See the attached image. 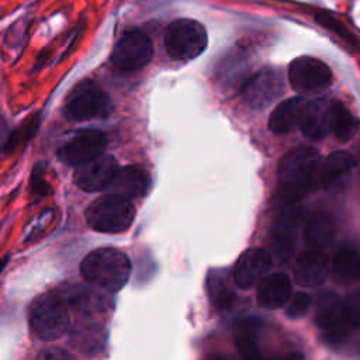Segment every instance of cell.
I'll use <instances>...</instances> for the list:
<instances>
[{
  "label": "cell",
  "mask_w": 360,
  "mask_h": 360,
  "mask_svg": "<svg viewBox=\"0 0 360 360\" xmlns=\"http://www.w3.org/2000/svg\"><path fill=\"white\" fill-rule=\"evenodd\" d=\"M38 114H34L18 131H15L13 135H10L7 138V142H6V146L7 149H13L15 148L21 141H27L30 139L35 132H37V128H38Z\"/></svg>",
  "instance_id": "obj_26"
},
{
  "label": "cell",
  "mask_w": 360,
  "mask_h": 360,
  "mask_svg": "<svg viewBox=\"0 0 360 360\" xmlns=\"http://www.w3.org/2000/svg\"><path fill=\"white\" fill-rule=\"evenodd\" d=\"M283 91V80L277 70L264 69L249 79L243 96L253 107H264Z\"/></svg>",
  "instance_id": "obj_14"
},
{
  "label": "cell",
  "mask_w": 360,
  "mask_h": 360,
  "mask_svg": "<svg viewBox=\"0 0 360 360\" xmlns=\"http://www.w3.org/2000/svg\"><path fill=\"white\" fill-rule=\"evenodd\" d=\"M212 360H228V359H224V357H215V359H212Z\"/></svg>",
  "instance_id": "obj_37"
},
{
  "label": "cell",
  "mask_w": 360,
  "mask_h": 360,
  "mask_svg": "<svg viewBox=\"0 0 360 360\" xmlns=\"http://www.w3.org/2000/svg\"><path fill=\"white\" fill-rule=\"evenodd\" d=\"M210 291L212 295V300L218 304V305H228L232 301V291L228 288V285L225 284L224 280L215 277L212 280V283L210 284Z\"/></svg>",
  "instance_id": "obj_30"
},
{
  "label": "cell",
  "mask_w": 360,
  "mask_h": 360,
  "mask_svg": "<svg viewBox=\"0 0 360 360\" xmlns=\"http://www.w3.org/2000/svg\"><path fill=\"white\" fill-rule=\"evenodd\" d=\"M315 18H316V21H318L322 27H325V28H328L329 31L335 32L336 35H339L340 38L346 39L347 42H353V41H354L353 37H352V34L346 30V27H345L338 18H335L333 15H330V14H328V13H318V14L315 15Z\"/></svg>",
  "instance_id": "obj_27"
},
{
  "label": "cell",
  "mask_w": 360,
  "mask_h": 360,
  "mask_svg": "<svg viewBox=\"0 0 360 360\" xmlns=\"http://www.w3.org/2000/svg\"><path fill=\"white\" fill-rule=\"evenodd\" d=\"M7 142V125L4 120L0 117V146L6 145Z\"/></svg>",
  "instance_id": "obj_34"
},
{
  "label": "cell",
  "mask_w": 360,
  "mask_h": 360,
  "mask_svg": "<svg viewBox=\"0 0 360 360\" xmlns=\"http://www.w3.org/2000/svg\"><path fill=\"white\" fill-rule=\"evenodd\" d=\"M305 103L307 100L302 97H292L281 101L269 117V129L277 135L292 131L300 125Z\"/></svg>",
  "instance_id": "obj_18"
},
{
  "label": "cell",
  "mask_w": 360,
  "mask_h": 360,
  "mask_svg": "<svg viewBox=\"0 0 360 360\" xmlns=\"http://www.w3.org/2000/svg\"><path fill=\"white\" fill-rule=\"evenodd\" d=\"M150 180L143 169L136 166H127L118 169L112 183L110 184V194H117L132 200L143 197L149 188Z\"/></svg>",
  "instance_id": "obj_15"
},
{
  "label": "cell",
  "mask_w": 360,
  "mask_h": 360,
  "mask_svg": "<svg viewBox=\"0 0 360 360\" xmlns=\"http://www.w3.org/2000/svg\"><path fill=\"white\" fill-rule=\"evenodd\" d=\"M292 249L294 246L287 235L280 233L273 239V253L280 263H287L290 260Z\"/></svg>",
  "instance_id": "obj_28"
},
{
  "label": "cell",
  "mask_w": 360,
  "mask_h": 360,
  "mask_svg": "<svg viewBox=\"0 0 360 360\" xmlns=\"http://www.w3.org/2000/svg\"><path fill=\"white\" fill-rule=\"evenodd\" d=\"M110 110L108 94L96 82L83 80L72 89L63 112L72 121H90L107 117Z\"/></svg>",
  "instance_id": "obj_6"
},
{
  "label": "cell",
  "mask_w": 360,
  "mask_h": 360,
  "mask_svg": "<svg viewBox=\"0 0 360 360\" xmlns=\"http://www.w3.org/2000/svg\"><path fill=\"white\" fill-rule=\"evenodd\" d=\"M84 215L91 229L104 233H120L132 225L135 208L131 200L117 194H107L94 200Z\"/></svg>",
  "instance_id": "obj_4"
},
{
  "label": "cell",
  "mask_w": 360,
  "mask_h": 360,
  "mask_svg": "<svg viewBox=\"0 0 360 360\" xmlns=\"http://www.w3.org/2000/svg\"><path fill=\"white\" fill-rule=\"evenodd\" d=\"M69 302L76 309V312H79L83 318H87V321L108 309L105 298L101 294L93 291H80L72 295Z\"/></svg>",
  "instance_id": "obj_23"
},
{
  "label": "cell",
  "mask_w": 360,
  "mask_h": 360,
  "mask_svg": "<svg viewBox=\"0 0 360 360\" xmlns=\"http://www.w3.org/2000/svg\"><path fill=\"white\" fill-rule=\"evenodd\" d=\"M288 80L301 94H316L332 84V72L326 63L312 56H300L290 63Z\"/></svg>",
  "instance_id": "obj_8"
},
{
  "label": "cell",
  "mask_w": 360,
  "mask_h": 360,
  "mask_svg": "<svg viewBox=\"0 0 360 360\" xmlns=\"http://www.w3.org/2000/svg\"><path fill=\"white\" fill-rule=\"evenodd\" d=\"M311 297L307 292H295L285 308V315L291 319H300L307 315L308 309L311 308Z\"/></svg>",
  "instance_id": "obj_24"
},
{
  "label": "cell",
  "mask_w": 360,
  "mask_h": 360,
  "mask_svg": "<svg viewBox=\"0 0 360 360\" xmlns=\"http://www.w3.org/2000/svg\"><path fill=\"white\" fill-rule=\"evenodd\" d=\"M271 255L262 248L245 250L235 263L233 280L240 288H250L259 284L271 267Z\"/></svg>",
  "instance_id": "obj_12"
},
{
  "label": "cell",
  "mask_w": 360,
  "mask_h": 360,
  "mask_svg": "<svg viewBox=\"0 0 360 360\" xmlns=\"http://www.w3.org/2000/svg\"><path fill=\"white\" fill-rule=\"evenodd\" d=\"M329 273V264L326 256L318 250L311 249L298 255L294 263V278L301 287H318L321 285Z\"/></svg>",
  "instance_id": "obj_13"
},
{
  "label": "cell",
  "mask_w": 360,
  "mask_h": 360,
  "mask_svg": "<svg viewBox=\"0 0 360 360\" xmlns=\"http://www.w3.org/2000/svg\"><path fill=\"white\" fill-rule=\"evenodd\" d=\"M7 262H8V256L7 257H3L0 259V273L4 270V267L7 266Z\"/></svg>",
  "instance_id": "obj_36"
},
{
  "label": "cell",
  "mask_w": 360,
  "mask_h": 360,
  "mask_svg": "<svg viewBox=\"0 0 360 360\" xmlns=\"http://www.w3.org/2000/svg\"><path fill=\"white\" fill-rule=\"evenodd\" d=\"M236 349L242 360H262L257 343L250 333H240L236 338Z\"/></svg>",
  "instance_id": "obj_25"
},
{
  "label": "cell",
  "mask_w": 360,
  "mask_h": 360,
  "mask_svg": "<svg viewBox=\"0 0 360 360\" xmlns=\"http://www.w3.org/2000/svg\"><path fill=\"white\" fill-rule=\"evenodd\" d=\"M315 321L330 342L343 340L352 329L343 301L335 292H326L319 298Z\"/></svg>",
  "instance_id": "obj_10"
},
{
  "label": "cell",
  "mask_w": 360,
  "mask_h": 360,
  "mask_svg": "<svg viewBox=\"0 0 360 360\" xmlns=\"http://www.w3.org/2000/svg\"><path fill=\"white\" fill-rule=\"evenodd\" d=\"M271 360H301V357H300V356H297V354H288V356L276 357V359H271Z\"/></svg>",
  "instance_id": "obj_35"
},
{
  "label": "cell",
  "mask_w": 360,
  "mask_h": 360,
  "mask_svg": "<svg viewBox=\"0 0 360 360\" xmlns=\"http://www.w3.org/2000/svg\"><path fill=\"white\" fill-rule=\"evenodd\" d=\"M291 280L283 273L266 276L257 288V301L267 309L281 308L291 298Z\"/></svg>",
  "instance_id": "obj_17"
},
{
  "label": "cell",
  "mask_w": 360,
  "mask_h": 360,
  "mask_svg": "<svg viewBox=\"0 0 360 360\" xmlns=\"http://www.w3.org/2000/svg\"><path fill=\"white\" fill-rule=\"evenodd\" d=\"M107 146L105 135L98 129H83L59 149V159L70 166H80L103 155Z\"/></svg>",
  "instance_id": "obj_9"
},
{
  "label": "cell",
  "mask_w": 360,
  "mask_h": 360,
  "mask_svg": "<svg viewBox=\"0 0 360 360\" xmlns=\"http://www.w3.org/2000/svg\"><path fill=\"white\" fill-rule=\"evenodd\" d=\"M31 186H32V190L34 193L37 194H46L49 191V186L48 183L45 181L42 173H34L32 174V179H31Z\"/></svg>",
  "instance_id": "obj_33"
},
{
  "label": "cell",
  "mask_w": 360,
  "mask_h": 360,
  "mask_svg": "<svg viewBox=\"0 0 360 360\" xmlns=\"http://www.w3.org/2000/svg\"><path fill=\"white\" fill-rule=\"evenodd\" d=\"M359 120L339 100H332L329 104V132L342 142L354 136L359 129Z\"/></svg>",
  "instance_id": "obj_20"
},
{
  "label": "cell",
  "mask_w": 360,
  "mask_h": 360,
  "mask_svg": "<svg viewBox=\"0 0 360 360\" xmlns=\"http://www.w3.org/2000/svg\"><path fill=\"white\" fill-rule=\"evenodd\" d=\"M304 214L305 210L300 205V202H287V207L283 210L281 214V221L288 226H294L301 222Z\"/></svg>",
  "instance_id": "obj_31"
},
{
  "label": "cell",
  "mask_w": 360,
  "mask_h": 360,
  "mask_svg": "<svg viewBox=\"0 0 360 360\" xmlns=\"http://www.w3.org/2000/svg\"><path fill=\"white\" fill-rule=\"evenodd\" d=\"M329 104L323 98L307 100L298 125L307 138L322 139L329 132Z\"/></svg>",
  "instance_id": "obj_16"
},
{
  "label": "cell",
  "mask_w": 360,
  "mask_h": 360,
  "mask_svg": "<svg viewBox=\"0 0 360 360\" xmlns=\"http://www.w3.org/2000/svg\"><path fill=\"white\" fill-rule=\"evenodd\" d=\"M354 165H356V160L353 155H350L349 152L346 150L332 152L321 165V183L325 187L332 184L338 179L350 173Z\"/></svg>",
  "instance_id": "obj_22"
},
{
  "label": "cell",
  "mask_w": 360,
  "mask_h": 360,
  "mask_svg": "<svg viewBox=\"0 0 360 360\" xmlns=\"http://www.w3.org/2000/svg\"><path fill=\"white\" fill-rule=\"evenodd\" d=\"M80 273L91 285L114 292L127 284L131 274V262L120 249L98 248L82 260Z\"/></svg>",
  "instance_id": "obj_2"
},
{
  "label": "cell",
  "mask_w": 360,
  "mask_h": 360,
  "mask_svg": "<svg viewBox=\"0 0 360 360\" xmlns=\"http://www.w3.org/2000/svg\"><path fill=\"white\" fill-rule=\"evenodd\" d=\"M31 332L41 340L60 338L69 328V312L63 298L48 292L37 297L28 308Z\"/></svg>",
  "instance_id": "obj_3"
},
{
  "label": "cell",
  "mask_w": 360,
  "mask_h": 360,
  "mask_svg": "<svg viewBox=\"0 0 360 360\" xmlns=\"http://www.w3.org/2000/svg\"><path fill=\"white\" fill-rule=\"evenodd\" d=\"M35 360H76V359L62 349L48 347V349L41 350Z\"/></svg>",
  "instance_id": "obj_32"
},
{
  "label": "cell",
  "mask_w": 360,
  "mask_h": 360,
  "mask_svg": "<svg viewBox=\"0 0 360 360\" xmlns=\"http://www.w3.org/2000/svg\"><path fill=\"white\" fill-rule=\"evenodd\" d=\"M343 305H345V312L352 329L359 328L360 326V292L347 295V298L343 300Z\"/></svg>",
  "instance_id": "obj_29"
},
{
  "label": "cell",
  "mask_w": 360,
  "mask_h": 360,
  "mask_svg": "<svg viewBox=\"0 0 360 360\" xmlns=\"http://www.w3.org/2000/svg\"><path fill=\"white\" fill-rule=\"evenodd\" d=\"M118 169V163L112 156L100 155L90 162L77 166L73 174V180L79 188L94 193L108 188Z\"/></svg>",
  "instance_id": "obj_11"
},
{
  "label": "cell",
  "mask_w": 360,
  "mask_h": 360,
  "mask_svg": "<svg viewBox=\"0 0 360 360\" xmlns=\"http://www.w3.org/2000/svg\"><path fill=\"white\" fill-rule=\"evenodd\" d=\"M332 278L335 283L347 285L360 278V257L356 252L350 249H340L333 260L330 267Z\"/></svg>",
  "instance_id": "obj_21"
},
{
  "label": "cell",
  "mask_w": 360,
  "mask_h": 360,
  "mask_svg": "<svg viewBox=\"0 0 360 360\" xmlns=\"http://www.w3.org/2000/svg\"><path fill=\"white\" fill-rule=\"evenodd\" d=\"M335 232L336 226L330 215L326 212H314L305 222L304 238L312 249L321 250L333 240Z\"/></svg>",
  "instance_id": "obj_19"
},
{
  "label": "cell",
  "mask_w": 360,
  "mask_h": 360,
  "mask_svg": "<svg viewBox=\"0 0 360 360\" xmlns=\"http://www.w3.org/2000/svg\"><path fill=\"white\" fill-rule=\"evenodd\" d=\"M165 48L177 60H190L204 52L208 35L204 25L191 18L173 21L165 31Z\"/></svg>",
  "instance_id": "obj_5"
},
{
  "label": "cell",
  "mask_w": 360,
  "mask_h": 360,
  "mask_svg": "<svg viewBox=\"0 0 360 360\" xmlns=\"http://www.w3.org/2000/svg\"><path fill=\"white\" fill-rule=\"evenodd\" d=\"M153 56L149 37L136 28L127 30L118 38L111 52L112 65L121 72H135L146 66Z\"/></svg>",
  "instance_id": "obj_7"
},
{
  "label": "cell",
  "mask_w": 360,
  "mask_h": 360,
  "mask_svg": "<svg viewBox=\"0 0 360 360\" xmlns=\"http://www.w3.org/2000/svg\"><path fill=\"white\" fill-rule=\"evenodd\" d=\"M321 155L311 146L290 150L278 166V190L285 202H300L321 181Z\"/></svg>",
  "instance_id": "obj_1"
}]
</instances>
